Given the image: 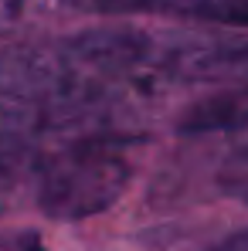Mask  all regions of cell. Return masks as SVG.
Segmentation results:
<instances>
[{
    "instance_id": "1",
    "label": "cell",
    "mask_w": 248,
    "mask_h": 251,
    "mask_svg": "<svg viewBox=\"0 0 248 251\" xmlns=\"http://www.w3.org/2000/svg\"><path fill=\"white\" fill-rule=\"evenodd\" d=\"M164 58L139 31H85L58 41L17 44L0 54V95L10 132L68 129L88 109L160 75Z\"/></svg>"
},
{
    "instance_id": "2",
    "label": "cell",
    "mask_w": 248,
    "mask_h": 251,
    "mask_svg": "<svg viewBox=\"0 0 248 251\" xmlns=\"http://www.w3.org/2000/svg\"><path fill=\"white\" fill-rule=\"evenodd\" d=\"M31 136V207L51 221H85L126 194L136 170V139L109 129H65Z\"/></svg>"
},
{
    "instance_id": "3",
    "label": "cell",
    "mask_w": 248,
    "mask_h": 251,
    "mask_svg": "<svg viewBox=\"0 0 248 251\" xmlns=\"http://www.w3.org/2000/svg\"><path fill=\"white\" fill-rule=\"evenodd\" d=\"M31 207V136H0V217Z\"/></svg>"
},
{
    "instance_id": "4",
    "label": "cell",
    "mask_w": 248,
    "mask_h": 251,
    "mask_svg": "<svg viewBox=\"0 0 248 251\" xmlns=\"http://www.w3.org/2000/svg\"><path fill=\"white\" fill-rule=\"evenodd\" d=\"M184 14L228 27H248V0H187Z\"/></svg>"
},
{
    "instance_id": "5",
    "label": "cell",
    "mask_w": 248,
    "mask_h": 251,
    "mask_svg": "<svg viewBox=\"0 0 248 251\" xmlns=\"http://www.w3.org/2000/svg\"><path fill=\"white\" fill-rule=\"evenodd\" d=\"M55 7H58V0H0V31L17 27L31 17H41Z\"/></svg>"
},
{
    "instance_id": "6",
    "label": "cell",
    "mask_w": 248,
    "mask_h": 251,
    "mask_svg": "<svg viewBox=\"0 0 248 251\" xmlns=\"http://www.w3.org/2000/svg\"><path fill=\"white\" fill-rule=\"evenodd\" d=\"M0 251H48L38 231H28V227H10V231H0Z\"/></svg>"
},
{
    "instance_id": "7",
    "label": "cell",
    "mask_w": 248,
    "mask_h": 251,
    "mask_svg": "<svg viewBox=\"0 0 248 251\" xmlns=\"http://www.w3.org/2000/svg\"><path fill=\"white\" fill-rule=\"evenodd\" d=\"M224 183H228L238 197H245V201H248V150H245V153H238V156L228 163V170H224Z\"/></svg>"
},
{
    "instance_id": "8",
    "label": "cell",
    "mask_w": 248,
    "mask_h": 251,
    "mask_svg": "<svg viewBox=\"0 0 248 251\" xmlns=\"http://www.w3.org/2000/svg\"><path fill=\"white\" fill-rule=\"evenodd\" d=\"M207 251H248V227L228 234V238H221V241H214Z\"/></svg>"
}]
</instances>
